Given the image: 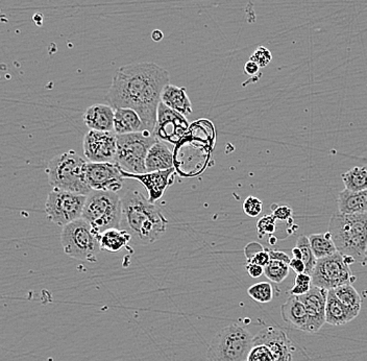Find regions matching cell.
Segmentation results:
<instances>
[{
    "instance_id": "obj_1",
    "label": "cell",
    "mask_w": 367,
    "mask_h": 361,
    "mask_svg": "<svg viewBox=\"0 0 367 361\" xmlns=\"http://www.w3.org/2000/svg\"><path fill=\"white\" fill-rule=\"evenodd\" d=\"M169 79L168 71L155 63L142 62L123 66L114 75L107 101L113 109L135 110L147 131L153 133L161 95Z\"/></svg>"
},
{
    "instance_id": "obj_2",
    "label": "cell",
    "mask_w": 367,
    "mask_h": 361,
    "mask_svg": "<svg viewBox=\"0 0 367 361\" xmlns=\"http://www.w3.org/2000/svg\"><path fill=\"white\" fill-rule=\"evenodd\" d=\"M121 229L127 231L139 245H151L167 230L168 221L155 206L138 190H129L123 199Z\"/></svg>"
},
{
    "instance_id": "obj_3",
    "label": "cell",
    "mask_w": 367,
    "mask_h": 361,
    "mask_svg": "<svg viewBox=\"0 0 367 361\" xmlns=\"http://www.w3.org/2000/svg\"><path fill=\"white\" fill-rule=\"evenodd\" d=\"M329 232L332 234L337 251L342 256L367 263V213L346 214L336 212L331 217Z\"/></svg>"
},
{
    "instance_id": "obj_4",
    "label": "cell",
    "mask_w": 367,
    "mask_h": 361,
    "mask_svg": "<svg viewBox=\"0 0 367 361\" xmlns=\"http://www.w3.org/2000/svg\"><path fill=\"white\" fill-rule=\"evenodd\" d=\"M87 163L75 151L55 155L49 161L46 173L53 189L88 195L92 192L86 177Z\"/></svg>"
},
{
    "instance_id": "obj_5",
    "label": "cell",
    "mask_w": 367,
    "mask_h": 361,
    "mask_svg": "<svg viewBox=\"0 0 367 361\" xmlns=\"http://www.w3.org/2000/svg\"><path fill=\"white\" fill-rule=\"evenodd\" d=\"M81 219H86L99 234L110 229H121L123 201L117 192L92 190L87 195Z\"/></svg>"
},
{
    "instance_id": "obj_6",
    "label": "cell",
    "mask_w": 367,
    "mask_h": 361,
    "mask_svg": "<svg viewBox=\"0 0 367 361\" xmlns=\"http://www.w3.org/2000/svg\"><path fill=\"white\" fill-rule=\"evenodd\" d=\"M61 242L66 255L87 262H97L101 250V234L84 219L63 227Z\"/></svg>"
},
{
    "instance_id": "obj_7",
    "label": "cell",
    "mask_w": 367,
    "mask_h": 361,
    "mask_svg": "<svg viewBox=\"0 0 367 361\" xmlns=\"http://www.w3.org/2000/svg\"><path fill=\"white\" fill-rule=\"evenodd\" d=\"M255 336L237 324L221 329L207 351L209 361H246Z\"/></svg>"
},
{
    "instance_id": "obj_8",
    "label": "cell",
    "mask_w": 367,
    "mask_h": 361,
    "mask_svg": "<svg viewBox=\"0 0 367 361\" xmlns=\"http://www.w3.org/2000/svg\"><path fill=\"white\" fill-rule=\"evenodd\" d=\"M157 140L155 134L149 131L117 135L115 163L127 173H147V153Z\"/></svg>"
},
{
    "instance_id": "obj_9",
    "label": "cell",
    "mask_w": 367,
    "mask_h": 361,
    "mask_svg": "<svg viewBox=\"0 0 367 361\" xmlns=\"http://www.w3.org/2000/svg\"><path fill=\"white\" fill-rule=\"evenodd\" d=\"M87 195L53 189L45 203V212L49 221L65 227L83 216Z\"/></svg>"
},
{
    "instance_id": "obj_10",
    "label": "cell",
    "mask_w": 367,
    "mask_h": 361,
    "mask_svg": "<svg viewBox=\"0 0 367 361\" xmlns=\"http://www.w3.org/2000/svg\"><path fill=\"white\" fill-rule=\"evenodd\" d=\"M311 276L313 286L320 287L327 290L354 282L352 281L350 265L344 261L342 255L339 252L326 258L317 259L316 265Z\"/></svg>"
},
{
    "instance_id": "obj_11",
    "label": "cell",
    "mask_w": 367,
    "mask_h": 361,
    "mask_svg": "<svg viewBox=\"0 0 367 361\" xmlns=\"http://www.w3.org/2000/svg\"><path fill=\"white\" fill-rule=\"evenodd\" d=\"M190 127L186 117L167 107L164 103H160L157 123L153 129V134L159 140L177 145L185 137Z\"/></svg>"
},
{
    "instance_id": "obj_12",
    "label": "cell",
    "mask_w": 367,
    "mask_h": 361,
    "mask_svg": "<svg viewBox=\"0 0 367 361\" xmlns=\"http://www.w3.org/2000/svg\"><path fill=\"white\" fill-rule=\"evenodd\" d=\"M84 155L89 162L115 163L117 153V134L90 129L83 141Z\"/></svg>"
},
{
    "instance_id": "obj_13",
    "label": "cell",
    "mask_w": 367,
    "mask_h": 361,
    "mask_svg": "<svg viewBox=\"0 0 367 361\" xmlns=\"http://www.w3.org/2000/svg\"><path fill=\"white\" fill-rule=\"evenodd\" d=\"M86 177L92 190L113 191L118 192L123 189L125 177L121 173L117 163L88 162Z\"/></svg>"
},
{
    "instance_id": "obj_14",
    "label": "cell",
    "mask_w": 367,
    "mask_h": 361,
    "mask_svg": "<svg viewBox=\"0 0 367 361\" xmlns=\"http://www.w3.org/2000/svg\"><path fill=\"white\" fill-rule=\"evenodd\" d=\"M255 345H266L277 361H293L294 346L287 333L280 327L268 326L261 329L254 338Z\"/></svg>"
},
{
    "instance_id": "obj_15",
    "label": "cell",
    "mask_w": 367,
    "mask_h": 361,
    "mask_svg": "<svg viewBox=\"0 0 367 361\" xmlns=\"http://www.w3.org/2000/svg\"><path fill=\"white\" fill-rule=\"evenodd\" d=\"M121 167V166H119ZM121 173L125 179H134L140 182L149 192V201L155 204L157 199H161L165 190L170 186L175 179V167L167 171H153V173H131L121 169Z\"/></svg>"
},
{
    "instance_id": "obj_16",
    "label": "cell",
    "mask_w": 367,
    "mask_h": 361,
    "mask_svg": "<svg viewBox=\"0 0 367 361\" xmlns=\"http://www.w3.org/2000/svg\"><path fill=\"white\" fill-rule=\"evenodd\" d=\"M328 291L327 289L312 285L308 293L299 297L304 303L308 314V327H307L308 333H316L327 323L326 306Z\"/></svg>"
},
{
    "instance_id": "obj_17",
    "label": "cell",
    "mask_w": 367,
    "mask_h": 361,
    "mask_svg": "<svg viewBox=\"0 0 367 361\" xmlns=\"http://www.w3.org/2000/svg\"><path fill=\"white\" fill-rule=\"evenodd\" d=\"M115 110L111 105H91L86 110L84 123L91 131L114 132Z\"/></svg>"
},
{
    "instance_id": "obj_18",
    "label": "cell",
    "mask_w": 367,
    "mask_h": 361,
    "mask_svg": "<svg viewBox=\"0 0 367 361\" xmlns=\"http://www.w3.org/2000/svg\"><path fill=\"white\" fill-rule=\"evenodd\" d=\"M147 173L167 171L175 167V155L164 141L157 139V142L151 147L147 153Z\"/></svg>"
},
{
    "instance_id": "obj_19",
    "label": "cell",
    "mask_w": 367,
    "mask_h": 361,
    "mask_svg": "<svg viewBox=\"0 0 367 361\" xmlns=\"http://www.w3.org/2000/svg\"><path fill=\"white\" fill-rule=\"evenodd\" d=\"M114 110H115L114 132L117 135L147 131L144 123L135 110L127 109V108H118V109Z\"/></svg>"
},
{
    "instance_id": "obj_20",
    "label": "cell",
    "mask_w": 367,
    "mask_h": 361,
    "mask_svg": "<svg viewBox=\"0 0 367 361\" xmlns=\"http://www.w3.org/2000/svg\"><path fill=\"white\" fill-rule=\"evenodd\" d=\"M161 103L175 111L179 112L184 116H189L192 114V105L187 95L186 88L177 87V86L168 84L163 89L161 95Z\"/></svg>"
},
{
    "instance_id": "obj_21",
    "label": "cell",
    "mask_w": 367,
    "mask_h": 361,
    "mask_svg": "<svg viewBox=\"0 0 367 361\" xmlns=\"http://www.w3.org/2000/svg\"><path fill=\"white\" fill-rule=\"evenodd\" d=\"M281 315L285 322L292 325L299 330L307 332L308 314L304 303L299 297L290 296L281 307Z\"/></svg>"
},
{
    "instance_id": "obj_22",
    "label": "cell",
    "mask_w": 367,
    "mask_h": 361,
    "mask_svg": "<svg viewBox=\"0 0 367 361\" xmlns=\"http://www.w3.org/2000/svg\"><path fill=\"white\" fill-rule=\"evenodd\" d=\"M356 315L343 304L336 296L334 289L328 291L326 306V322L332 326L348 324L356 319Z\"/></svg>"
},
{
    "instance_id": "obj_23",
    "label": "cell",
    "mask_w": 367,
    "mask_h": 361,
    "mask_svg": "<svg viewBox=\"0 0 367 361\" xmlns=\"http://www.w3.org/2000/svg\"><path fill=\"white\" fill-rule=\"evenodd\" d=\"M338 211L346 214L367 213V189L363 191L344 190L338 195Z\"/></svg>"
},
{
    "instance_id": "obj_24",
    "label": "cell",
    "mask_w": 367,
    "mask_h": 361,
    "mask_svg": "<svg viewBox=\"0 0 367 361\" xmlns=\"http://www.w3.org/2000/svg\"><path fill=\"white\" fill-rule=\"evenodd\" d=\"M131 240V235L127 231L118 228L110 229L101 234V250L117 253L127 249L133 253L134 251L129 249L131 247L129 245Z\"/></svg>"
},
{
    "instance_id": "obj_25",
    "label": "cell",
    "mask_w": 367,
    "mask_h": 361,
    "mask_svg": "<svg viewBox=\"0 0 367 361\" xmlns=\"http://www.w3.org/2000/svg\"><path fill=\"white\" fill-rule=\"evenodd\" d=\"M311 247L316 259L326 258L338 252L330 232L319 233L309 236Z\"/></svg>"
},
{
    "instance_id": "obj_26",
    "label": "cell",
    "mask_w": 367,
    "mask_h": 361,
    "mask_svg": "<svg viewBox=\"0 0 367 361\" xmlns=\"http://www.w3.org/2000/svg\"><path fill=\"white\" fill-rule=\"evenodd\" d=\"M334 291L339 300L346 305L356 316H358L361 306H362V298L355 287L351 284H346L337 287Z\"/></svg>"
},
{
    "instance_id": "obj_27",
    "label": "cell",
    "mask_w": 367,
    "mask_h": 361,
    "mask_svg": "<svg viewBox=\"0 0 367 361\" xmlns=\"http://www.w3.org/2000/svg\"><path fill=\"white\" fill-rule=\"evenodd\" d=\"M342 182L346 190L363 191L367 189V169L353 167L342 175Z\"/></svg>"
},
{
    "instance_id": "obj_28",
    "label": "cell",
    "mask_w": 367,
    "mask_h": 361,
    "mask_svg": "<svg viewBox=\"0 0 367 361\" xmlns=\"http://www.w3.org/2000/svg\"><path fill=\"white\" fill-rule=\"evenodd\" d=\"M290 265L279 260H270L264 267V275L273 283H282L288 277Z\"/></svg>"
},
{
    "instance_id": "obj_29",
    "label": "cell",
    "mask_w": 367,
    "mask_h": 361,
    "mask_svg": "<svg viewBox=\"0 0 367 361\" xmlns=\"http://www.w3.org/2000/svg\"><path fill=\"white\" fill-rule=\"evenodd\" d=\"M247 293L253 300L265 304L273 301V287L269 282L257 283L247 289Z\"/></svg>"
},
{
    "instance_id": "obj_30",
    "label": "cell",
    "mask_w": 367,
    "mask_h": 361,
    "mask_svg": "<svg viewBox=\"0 0 367 361\" xmlns=\"http://www.w3.org/2000/svg\"><path fill=\"white\" fill-rule=\"evenodd\" d=\"M295 247H300L301 251L303 253V261L306 265L307 274L312 275L313 269H314L315 265H316L317 259L314 256L312 247H311L310 241H309V237L300 236L297 238L296 245Z\"/></svg>"
},
{
    "instance_id": "obj_31",
    "label": "cell",
    "mask_w": 367,
    "mask_h": 361,
    "mask_svg": "<svg viewBox=\"0 0 367 361\" xmlns=\"http://www.w3.org/2000/svg\"><path fill=\"white\" fill-rule=\"evenodd\" d=\"M246 361H277L273 351L266 345H254L247 355Z\"/></svg>"
},
{
    "instance_id": "obj_32",
    "label": "cell",
    "mask_w": 367,
    "mask_h": 361,
    "mask_svg": "<svg viewBox=\"0 0 367 361\" xmlns=\"http://www.w3.org/2000/svg\"><path fill=\"white\" fill-rule=\"evenodd\" d=\"M277 219L273 214H266L259 219L257 223V230H258L259 238H263L265 235H271L277 230Z\"/></svg>"
},
{
    "instance_id": "obj_33",
    "label": "cell",
    "mask_w": 367,
    "mask_h": 361,
    "mask_svg": "<svg viewBox=\"0 0 367 361\" xmlns=\"http://www.w3.org/2000/svg\"><path fill=\"white\" fill-rule=\"evenodd\" d=\"M243 211L249 217H257L263 210V203L256 197H249L242 205Z\"/></svg>"
},
{
    "instance_id": "obj_34",
    "label": "cell",
    "mask_w": 367,
    "mask_h": 361,
    "mask_svg": "<svg viewBox=\"0 0 367 361\" xmlns=\"http://www.w3.org/2000/svg\"><path fill=\"white\" fill-rule=\"evenodd\" d=\"M249 60L258 64L260 66V69H263V67H266L270 63L271 60H273V55H271V51L267 49L266 47H259L255 51V53L251 55V59Z\"/></svg>"
},
{
    "instance_id": "obj_35",
    "label": "cell",
    "mask_w": 367,
    "mask_h": 361,
    "mask_svg": "<svg viewBox=\"0 0 367 361\" xmlns=\"http://www.w3.org/2000/svg\"><path fill=\"white\" fill-rule=\"evenodd\" d=\"M273 214L275 215V219H279L281 221H290L292 219L293 211L290 207L287 205H283V206H278V205L273 204Z\"/></svg>"
},
{
    "instance_id": "obj_36",
    "label": "cell",
    "mask_w": 367,
    "mask_h": 361,
    "mask_svg": "<svg viewBox=\"0 0 367 361\" xmlns=\"http://www.w3.org/2000/svg\"><path fill=\"white\" fill-rule=\"evenodd\" d=\"M265 251V247L261 245L259 242H251L244 247V255L246 257V260L253 258L255 255L258 253Z\"/></svg>"
},
{
    "instance_id": "obj_37",
    "label": "cell",
    "mask_w": 367,
    "mask_h": 361,
    "mask_svg": "<svg viewBox=\"0 0 367 361\" xmlns=\"http://www.w3.org/2000/svg\"><path fill=\"white\" fill-rule=\"evenodd\" d=\"M269 261H270V256H269L267 251H263V252L258 253V254L255 255L253 258L246 260V263H255V264L261 265V266L265 267L268 264Z\"/></svg>"
},
{
    "instance_id": "obj_38",
    "label": "cell",
    "mask_w": 367,
    "mask_h": 361,
    "mask_svg": "<svg viewBox=\"0 0 367 361\" xmlns=\"http://www.w3.org/2000/svg\"><path fill=\"white\" fill-rule=\"evenodd\" d=\"M246 271L251 278H259L264 275V267L255 263H246Z\"/></svg>"
},
{
    "instance_id": "obj_39",
    "label": "cell",
    "mask_w": 367,
    "mask_h": 361,
    "mask_svg": "<svg viewBox=\"0 0 367 361\" xmlns=\"http://www.w3.org/2000/svg\"><path fill=\"white\" fill-rule=\"evenodd\" d=\"M265 250L270 256V260L283 261V262L290 263L291 259L289 258L286 253L280 252V251L271 250L269 247H265Z\"/></svg>"
},
{
    "instance_id": "obj_40",
    "label": "cell",
    "mask_w": 367,
    "mask_h": 361,
    "mask_svg": "<svg viewBox=\"0 0 367 361\" xmlns=\"http://www.w3.org/2000/svg\"><path fill=\"white\" fill-rule=\"evenodd\" d=\"M311 284H293L290 289V296L301 297L308 293L311 289Z\"/></svg>"
},
{
    "instance_id": "obj_41",
    "label": "cell",
    "mask_w": 367,
    "mask_h": 361,
    "mask_svg": "<svg viewBox=\"0 0 367 361\" xmlns=\"http://www.w3.org/2000/svg\"><path fill=\"white\" fill-rule=\"evenodd\" d=\"M289 265H290V269H293L296 274H301V273L306 272V265H305L304 261L301 260V259H291Z\"/></svg>"
},
{
    "instance_id": "obj_42",
    "label": "cell",
    "mask_w": 367,
    "mask_h": 361,
    "mask_svg": "<svg viewBox=\"0 0 367 361\" xmlns=\"http://www.w3.org/2000/svg\"><path fill=\"white\" fill-rule=\"evenodd\" d=\"M259 69H260V66H259L258 64L255 63L254 61H251V60H249V62L245 63L244 73H246L247 75L254 77V75H256L257 73H259Z\"/></svg>"
},
{
    "instance_id": "obj_43",
    "label": "cell",
    "mask_w": 367,
    "mask_h": 361,
    "mask_svg": "<svg viewBox=\"0 0 367 361\" xmlns=\"http://www.w3.org/2000/svg\"><path fill=\"white\" fill-rule=\"evenodd\" d=\"M294 284H312V276L307 273L296 274L294 279Z\"/></svg>"
},
{
    "instance_id": "obj_44",
    "label": "cell",
    "mask_w": 367,
    "mask_h": 361,
    "mask_svg": "<svg viewBox=\"0 0 367 361\" xmlns=\"http://www.w3.org/2000/svg\"><path fill=\"white\" fill-rule=\"evenodd\" d=\"M163 37H164V35H163L162 32L160 31V29H155L153 34H151V39L155 42L162 41Z\"/></svg>"
},
{
    "instance_id": "obj_45",
    "label": "cell",
    "mask_w": 367,
    "mask_h": 361,
    "mask_svg": "<svg viewBox=\"0 0 367 361\" xmlns=\"http://www.w3.org/2000/svg\"><path fill=\"white\" fill-rule=\"evenodd\" d=\"M292 256H293V258L301 259V260H303V253H302V251H301L300 247H293Z\"/></svg>"
},
{
    "instance_id": "obj_46",
    "label": "cell",
    "mask_w": 367,
    "mask_h": 361,
    "mask_svg": "<svg viewBox=\"0 0 367 361\" xmlns=\"http://www.w3.org/2000/svg\"><path fill=\"white\" fill-rule=\"evenodd\" d=\"M269 242H270V245H275V242H277V238H275V237H271V238L269 239Z\"/></svg>"
}]
</instances>
